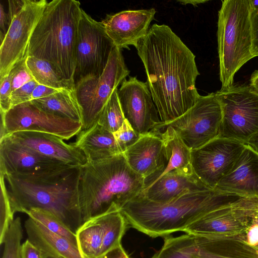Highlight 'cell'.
<instances>
[{
  "label": "cell",
  "instance_id": "1",
  "mask_svg": "<svg viewBox=\"0 0 258 258\" xmlns=\"http://www.w3.org/2000/svg\"><path fill=\"white\" fill-rule=\"evenodd\" d=\"M138 55L160 123L173 121L191 108L200 96L195 55L167 25L153 24L138 43Z\"/></svg>",
  "mask_w": 258,
  "mask_h": 258
},
{
  "label": "cell",
  "instance_id": "2",
  "mask_svg": "<svg viewBox=\"0 0 258 258\" xmlns=\"http://www.w3.org/2000/svg\"><path fill=\"white\" fill-rule=\"evenodd\" d=\"M81 166L65 165L31 174L3 175L13 213L48 211L74 232L83 223L79 202Z\"/></svg>",
  "mask_w": 258,
  "mask_h": 258
},
{
  "label": "cell",
  "instance_id": "3",
  "mask_svg": "<svg viewBox=\"0 0 258 258\" xmlns=\"http://www.w3.org/2000/svg\"><path fill=\"white\" fill-rule=\"evenodd\" d=\"M243 198L214 189L188 191L166 203L150 201L140 194L120 210L128 225L151 237L183 231L208 212Z\"/></svg>",
  "mask_w": 258,
  "mask_h": 258
},
{
  "label": "cell",
  "instance_id": "4",
  "mask_svg": "<svg viewBox=\"0 0 258 258\" xmlns=\"http://www.w3.org/2000/svg\"><path fill=\"white\" fill-rule=\"evenodd\" d=\"M80 5L76 0L48 2L31 37L27 53V56L49 62L60 77L74 85Z\"/></svg>",
  "mask_w": 258,
  "mask_h": 258
},
{
  "label": "cell",
  "instance_id": "5",
  "mask_svg": "<svg viewBox=\"0 0 258 258\" xmlns=\"http://www.w3.org/2000/svg\"><path fill=\"white\" fill-rule=\"evenodd\" d=\"M145 178L133 170L123 153L81 166L79 202L83 223L114 208L120 210L139 195Z\"/></svg>",
  "mask_w": 258,
  "mask_h": 258
},
{
  "label": "cell",
  "instance_id": "6",
  "mask_svg": "<svg viewBox=\"0 0 258 258\" xmlns=\"http://www.w3.org/2000/svg\"><path fill=\"white\" fill-rule=\"evenodd\" d=\"M217 38L221 89H226L233 85L235 73L253 57L249 0L222 1Z\"/></svg>",
  "mask_w": 258,
  "mask_h": 258
},
{
  "label": "cell",
  "instance_id": "7",
  "mask_svg": "<svg viewBox=\"0 0 258 258\" xmlns=\"http://www.w3.org/2000/svg\"><path fill=\"white\" fill-rule=\"evenodd\" d=\"M216 93L222 110L218 138L247 144L258 136V91L233 85Z\"/></svg>",
  "mask_w": 258,
  "mask_h": 258
},
{
  "label": "cell",
  "instance_id": "8",
  "mask_svg": "<svg viewBox=\"0 0 258 258\" xmlns=\"http://www.w3.org/2000/svg\"><path fill=\"white\" fill-rule=\"evenodd\" d=\"M129 73L121 49L115 46L100 76L87 78L75 84L77 98L83 112L82 130L97 122L111 95Z\"/></svg>",
  "mask_w": 258,
  "mask_h": 258
},
{
  "label": "cell",
  "instance_id": "9",
  "mask_svg": "<svg viewBox=\"0 0 258 258\" xmlns=\"http://www.w3.org/2000/svg\"><path fill=\"white\" fill-rule=\"evenodd\" d=\"M222 110L216 93L200 95L194 105L183 115L166 123H159L154 133L172 127L191 150L219 137Z\"/></svg>",
  "mask_w": 258,
  "mask_h": 258
},
{
  "label": "cell",
  "instance_id": "10",
  "mask_svg": "<svg viewBox=\"0 0 258 258\" xmlns=\"http://www.w3.org/2000/svg\"><path fill=\"white\" fill-rule=\"evenodd\" d=\"M115 46L102 22L95 20L82 10L79 24L75 85L86 79L100 76Z\"/></svg>",
  "mask_w": 258,
  "mask_h": 258
},
{
  "label": "cell",
  "instance_id": "11",
  "mask_svg": "<svg viewBox=\"0 0 258 258\" xmlns=\"http://www.w3.org/2000/svg\"><path fill=\"white\" fill-rule=\"evenodd\" d=\"M1 114L0 140L18 132H41L69 140L82 130L81 122L46 112L31 101L12 107Z\"/></svg>",
  "mask_w": 258,
  "mask_h": 258
},
{
  "label": "cell",
  "instance_id": "12",
  "mask_svg": "<svg viewBox=\"0 0 258 258\" xmlns=\"http://www.w3.org/2000/svg\"><path fill=\"white\" fill-rule=\"evenodd\" d=\"M48 2L24 0L21 10L11 20L0 47V77L9 75L14 67L27 57L29 41Z\"/></svg>",
  "mask_w": 258,
  "mask_h": 258
},
{
  "label": "cell",
  "instance_id": "13",
  "mask_svg": "<svg viewBox=\"0 0 258 258\" xmlns=\"http://www.w3.org/2000/svg\"><path fill=\"white\" fill-rule=\"evenodd\" d=\"M245 144L217 138L191 151V164L199 178L208 187L214 189L232 169Z\"/></svg>",
  "mask_w": 258,
  "mask_h": 258
},
{
  "label": "cell",
  "instance_id": "14",
  "mask_svg": "<svg viewBox=\"0 0 258 258\" xmlns=\"http://www.w3.org/2000/svg\"><path fill=\"white\" fill-rule=\"evenodd\" d=\"M117 95L125 119L140 135L153 133L161 122L146 82L136 77L124 80Z\"/></svg>",
  "mask_w": 258,
  "mask_h": 258
},
{
  "label": "cell",
  "instance_id": "15",
  "mask_svg": "<svg viewBox=\"0 0 258 258\" xmlns=\"http://www.w3.org/2000/svg\"><path fill=\"white\" fill-rule=\"evenodd\" d=\"M258 209V199L242 198L206 214L188 226L186 234L204 235L235 233L245 228Z\"/></svg>",
  "mask_w": 258,
  "mask_h": 258
},
{
  "label": "cell",
  "instance_id": "16",
  "mask_svg": "<svg viewBox=\"0 0 258 258\" xmlns=\"http://www.w3.org/2000/svg\"><path fill=\"white\" fill-rule=\"evenodd\" d=\"M245 228L235 233L193 235L195 256L196 258H258V245L248 239Z\"/></svg>",
  "mask_w": 258,
  "mask_h": 258
},
{
  "label": "cell",
  "instance_id": "17",
  "mask_svg": "<svg viewBox=\"0 0 258 258\" xmlns=\"http://www.w3.org/2000/svg\"><path fill=\"white\" fill-rule=\"evenodd\" d=\"M5 138L42 156L65 164L82 166L87 162L84 153L74 144H67L62 139L53 135L23 131Z\"/></svg>",
  "mask_w": 258,
  "mask_h": 258
},
{
  "label": "cell",
  "instance_id": "18",
  "mask_svg": "<svg viewBox=\"0 0 258 258\" xmlns=\"http://www.w3.org/2000/svg\"><path fill=\"white\" fill-rule=\"evenodd\" d=\"M155 14L154 8L123 11L107 15L102 22L116 47L128 48L130 45L136 47L139 40L147 34Z\"/></svg>",
  "mask_w": 258,
  "mask_h": 258
},
{
  "label": "cell",
  "instance_id": "19",
  "mask_svg": "<svg viewBox=\"0 0 258 258\" xmlns=\"http://www.w3.org/2000/svg\"><path fill=\"white\" fill-rule=\"evenodd\" d=\"M214 189L243 198L258 199V152L245 144L231 170Z\"/></svg>",
  "mask_w": 258,
  "mask_h": 258
},
{
  "label": "cell",
  "instance_id": "20",
  "mask_svg": "<svg viewBox=\"0 0 258 258\" xmlns=\"http://www.w3.org/2000/svg\"><path fill=\"white\" fill-rule=\"evenodd\" d=\"M123 154L131 169L145 179L161 173L167 164L163 140L154 133L142 135Z\"/></svg>",
  "mask_w": 258,
  "mask_h": 258
},
{
  "label": "cell",
  "instance_id": "21",
  "mask_svg": "<svg viewBox=\"0 0 258 258\" xmlns=\"http://www.w3.org/2000/svg\"><path fill=\"white\" fill-rule=\"evenodd\" d=\"M65 165L42 156L7 138L0 140V174H31Z\"/></svg>",
  "mask_w": 258,
  "mask_h": 258
},
{
  "label": "cell",
  "instance_id": "22",
  "mask_svg": "<svg viewBox=\"0 0 258 258\" xmlns=\"http://www.w3.org/2000/svg\"><path fill=\"white\" fill-rule=\"evenodd\" d=\"M211 189L194 172L192 167L185 170H173L145 185L140 194L157 203H166L188 191Z\"/></svg>",
  "mask_w": 258,
  "mask_h": 258
},
{
  "label": "cell",
  "instance_id": "23",
  "mask_svg": "<svg viewBox=\"0 0 258 258\" xmlns=\"http://www.w3.org/2000/svg\"><path fill=\"white\" fill-rule=\"evenodd\" d=\"M74 143L85 155L87 162H93L124 152L112 133L97 122L90 128L81 130Z\"/></svg>",
  "mask_w": 258,
  "mask_h": 258
},
{
  "label": "cell",
  "instance_id": "24",
  "mask_svg": "<svg viewBox=\"0 0 258 258\" xmlns=\"http://www.w3.org/2000/svg\"><path fill=\"white\" fill-rule=\"evenodd\" d=\"M24 226L27 239L41 251L43 258H84L69 240L51 232L32 219L29 217Z\"/></svg>",
  "mask_w": 258,
  "mask_h": 258
},
{
  "label": "cell",
  "instance_id": "25",
  "mask_svg": "<svg viewBox=\"0 0 258 258\" xmlns=\"http://www.w3.org/2000/svg\"><path fill=\"white\" fill-rule=\"evenodd\" d=\"M158 134L163 142L167 164L161 173L155 176L145 179V185L152 182L169 171L173 170H185L192 168L191 151L183 143L175 130L170 126H167Z\"/></svg>",
  "mask_w": 258,
  "mask_h": 258
},
{
  "label": "cell",
  "instance_id": "26",
  "mask_svg": "<svg viewBox=\"0 0 258 258\" xmlns=\"http://www.w3.org/2000/svg\"><path fill=\"white\" fill-rule=\"evenodd\" d=\"M31 101L46 112L82 123V109L75 89L61 90L47 97Z\"/></svg>",
  "mask_w": 258,
  "mask_h": 258
},
{
  "label": "cell",
  "instance_id": "27",
  "mask_svg": "<svg viewBox=\"0 0 258 258\" xmlns=\"http://www.w3.org/2000/svg\"><path fill=\"white\" fill-rule=\"evenodd\" d=\"M103 232L102 245L99 258L108 251L121 244L128 223L120 211L111 208L97 215Z\"/></svg>",
  "mask_w": 258,
  "mask_h": 258
},
{
  "label": "cell",
  "instance_id": "28",
  "mask_svg": "<svg viewBox=\"0 0 258 258\" xmlns=\"http://www.w3.org/2000/svg\"><path fill=\"white\" fill-rule=\"evenodd\" d=\"M78 248L84 258H99L103 232L97 216L84 222L75 232Z\"/></svg>",
  "mask_w": 258,
  "mask_h": 258
},
{
  "label": "cell",
  "instance_id": "29",
  "mask_svg": "<svg viewBox=\"0 0 258 258\" xmlns=\"http://www.w3.org/2000/svg\"><path fill=\"white\" fill-rule=\"evenodd\" d=\"M26 62L34 79L38 84L58 90L75 89V85L60 77L48 61L27 56Z\"/></svg>",
  "mask_w": 258,
  "mask_h": 258
},
{
  "label": "cell",
  "instance_id": "30",
  "mask_svg": "<svg viewBox=\"0 0 258 258\" xmlns=\"http://www.w3.org/2000/svg\"><path fill=\"white\" fill-rule=\"evenodd\" d=\"M164 238L163 246L151 258H196L193 235H168Z\"/></svg>",
  "mask_w": 258,
  "mask_h": 258
},
{
  "label": "cell",
  "instance_id": "31",
  "mask_svg": "<svg viewBox=\"0 0 258 258\" xmlns=\"http://www.w3.org/2000/svg\"><path fill=\"white\" fill-rule=\"evenodd\" d=\"M29 217L51 232L63 237L77 246L75 232L51 212L40 208H32L25 213Z\"/></svg>",
  "mask_w": 258,
  "mask_h": 258
},
{
  "label": "cell",
  "instance_id": "32",
  "mask_svg": "<svg viewBox=\"0 0 258 258\" xmlns=\"http://www.w3.org/2000/svg\"><path fill=\"white\" fill-rule=\"evenodd\" d=\"M114 90L103 109L97 123L111 133L117 131L125 120L117 95Z\"/></svg>",
  "mask_w": 258,
  "mask_h": 258
},
{
  "label": "cell",
  "instance_id": "33",
  "mask_svg": "<svg viewBox=\"0 0 258 258\" xmlns=\"http://www.w3.org/2000/svg\"><path fill=\"white\" fill-rule=\"evenodd\" d=\"M23 228L20 217L14 219L4 238L2 258H21Z\"/></svg>",
  "mask_w": 258,
  "mask_h": 258
},
{
  "label": "cell",
  "instance_id": "34",
  "mask_svg": "<svg viewBox=\"0 0 258 258\" xmlns=\"http://www.w3.org/2000/svg\"><path fill=\"white\" fill-rule=\"evenodd\" d=\"M5 179L0 174V244L3 241L8 229L14 220L13 213L9 200L8 188L5 183Z\"/></svg>",
  "mask_w": 258,
  "mask_h": 258
},
{
  "label": "cell",
  "instance_id": "35",
  "mask_svg": "<svg viewBox=\"0 0 258 258\" xmlns=\"http://www.w3.org/2000/svg\"><path fill=\"white\" fill-rule=\"evenodd\" d=\"M26 57L17 63L11 71L12 73V93L30 81L34 80L26 64Z\"/></svg>",
  "mask_w": 258,
  "mask_h": 258
},
{
  "label": "cell",
  "instance_id": "36",
  "mask_svg": "<svg viewBox=\"0 0 258 258\" xmlns=\"http://www.w3.org/2000/svg\"><path fill=\"white\" fill-rule=\"evenodd\" d=\"M113 134L124 151L135 143L142 135L136 132L126 119L121 126Z\"/></svg>",
  "mask_w": 258,
  "mask_h": 258
},
{
  "label": "cell",
  "instance_id": "37",
  "mask_svg": "<svg viewBox=\"0 0 258 258\" xmlns=\"http://www.w3.org/2000/svg\"><path fill=\"white\" fill-rule=\"evenodd\" d=\"M11 79L12 73L1 78L0 82V110L1 114L8 112L11 108Z\"/></svg>",
  "mask_w": 258,
  "mask_h": 258
},
{
  "label": "cell",
  "instance_id": "38",
  "mask_svg": "<svg viewBox=\"0 0 258 258\" xmlns=\"http://www.w3.org/2000/svg\"><path fill=\"white\" fill-rule=\"evenodd\" d=\"M38 83L34 79L14 91L11 95L12 107L31 101L33 90Z\"/></svg>",
  "mask_w": 258,
  "mask_h": 258
},
{
  "label": "cell",
  "instance_id": "39",
  "mask_svg": "<svg viewBox=\"0 0 258 258\" xmlns=\"http://www.w3.org/2000/svg\"><path fill=\"white\" fill-rule=\"evenodd\" d=\"M250 23L252 43L251 52L254 57L258 56V9L250 8Z\"/></svg>",
  "mask_w": 258,
  "mask_h": 258
},
{
  "label": "cell",
  "instance_id": "40",
  "mask_svg": "<svg viewBox=\"0 0 258 258\" xmlns=\"http://www.w3.org/2000/svg\"><path fill=\"white\" fill-rule=\"evenodd\" d=\"M21 258H43L41 251L27 239L21 247Z\"/></svg>",
  "mask_w": 258,
  "mask_h": 258
},
{
  "label": "cell",
  "instance_id": "41",
  "mask_svg": "<svg viewBox=\"0 0 258 258\" xmlns=\"http://www.w3.org/2000/svg\"><path fill=\"white\" fill-rule=\"evenodd\" d=\"M60 90H61L54 89L38 84L33 91L31 101L47 97Z\"/></svg>",
  "mask_w": 258,
  "mask_h": 258
},
{
  "label": "cell",
  "instance_id": "42",
  "mask_svg": "<svg viewBox=\"0 0 258 258\" xmlns=\"http://www.w3.org/2000/svg\"><path fill=\"white\" fill-rule=\"evenodd\" d=\"M10 24L9 15L5 11L3 5H0V37L1 43L3 41Z\"/></svg>",
  "mask_w": 258,
  "mask_h": 258
},
{
  "label": "cell",
  "instance_id": "43",
  "mask_svg": "<svg viewBox=\"0 0 258 258\" xmlns=\"http://www.w3.org/2000/svg\"><path fill=\"white\" fill-rule=\"evenodd\" d=\"M101 258H130L121 244L106 252Z\"/></svg>",
  "mask_w": 258,
  "mask_h": 258
},
{
  "label": "cell",
  "instance_id": "44",
  "mask_svg": "<svg viewBox=\"0 0 258 258\" xmlns=\"http://www.w3.org/2000/svg\"><path fill=\"white\" fill-rule=\"evenodd\" d=\"M250 86L258 91V70L255 71L251 75Z\"/></svg>",
  "mask_w": 258,
  "mask_h": 258
},
{
  "label": "cell",
  "instance_id": "45",
  "mask_svg": "<svg viewBox=\"0 0 258 258\" xmlns=\"http://www.w3.org/2000/svg\"><path fill=\"white\" fill-rule=\"evenodd\" d=\"M177 2L180 3L181 4L183 5H186V4H191L194 6H197L198 4H200L201 3H204L205 2H207V1H198V0H190V1H177Z\"/></svg>",
  "mask_w": 258,
  "mask_h": 258
},
{
  "label": "cell",
  "instance_id": "46",
  "mask_svg": "<svg viewBox=\"0 0 258 258\" xmlns=\"http://www.w3.org/2000/svg\"><path fill=\"white\" fill-rule=\"evenodd\" d=\"M253 148H254L258 152V142L255 141H251L247 143Z\"/></svg>",
  "mask_w": 258,
  "mask_h": 258
},
{
  "label": "cell",
  "instance_id": "47",
  "mask_svg": "<svg viewBox=\"0 0 258 258\" xmlns=\"http://www.w3.org/2000/svg\"><path fill=\"white\" fill-rule=\"evenodd\" d=\"M251 141H255L258 142V136H257L256 138H255L254 139H253Z\"/></svg>",
  "mask_w": 258,
  "mask_h": 258
}]
</instances>
